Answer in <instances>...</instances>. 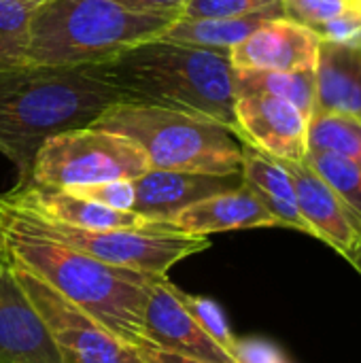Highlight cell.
<instances>
[{"label": "cell", "mask_w": 361, "mask_h": 363, "mask_svg": "<svg viewBox=\"0 0 361 363\" xmlns=\"http://www.w3.org/2000/svg\"><path fill=\"white\" fill-rule=\"evenodd\" d=\"M121 94L89 66H17L0 70V153L28 185L43 143L55 134L89 128Z\"/></svg>", "instance_id": "cell-1"}, {"label": "cell", "mask_w": 361, "mask_h": 363, "mask_svg": "<svg viewBox=\"0 0 361 363\" xmlns=\"http://www.w3.org/2000/svg\"><path fill=\"white\" fill-rule=\"evenodd\" d=\"M123 102L153 104L215 121L236 134V89L230 53L153 38L89 66Z\"/></svg>", "instance_id": "cell-2"}, {"label": "cell", "mask_w": 361, "mask_h": 363, "mask_svg": "<svg viewBox=\"0 0 361 363\" xmlns=\"http://www.w3.org/2000/svg\"><path fill=\"white\" fill-rule=\"evenodd\" d=\"M0 251L91 315L126 347L145 336L147 294L160 277L98 262L68 245L13 223L2 213Z\"/></svg>", "instance_id": "cell-3"}, {"label": "cell", "mask_w": 361, "mask_h": 363, "mask_svg": "<svg viewBox=\"0 0 361 363\" xmlns=\"http://www.w3.org/2000/svg\"><path fill=\"white\" fill-rule=\"evenodd\" d=\"M170 23L113 0H43L30 15L26 64L98 66L134 45L160 38Z\"/></svg>", "instance_id": "cell-4"}, {"label": "cell", "mask_w": 361, "mask_h": 363, "mask_svg": "<svg viewBox=\"0 0 361 363\" xmlns=\"http://www.w3.org/2000/svg\"><path fill=\"white\" fill-rule=\"evenodd\" d=\"M91 128L121 134L136 143L155 170L238 174L243 145L226 125L170 108L117 102Z\"/></svg>", "instance_id": "cell-5"}, {"label": "cell", "mask_w": 361, "mask_h": 363, "mask_svg": "<svg viewBox=\"0 0 361 363\" xmlns=\"http://www.w3.org/2000/svg\"><path fill=\"white\" fill-rule=\"evenodd\" d=\"M0 213L13 223L45 238L68 245L98 262L136 270L151 277H168L179 262L211 247L209 236H194L174 230L170 223H153L130 230H83L43 219L34 213L11 206L0 198Z\"/></svg>", "instance_id": "cell-6"}, {"label": "cell", "mask_w": 361, "mask_h": 363, "mask_svg": "<svg viewBox=\"0 0 361 363\" xmlns=\"http://www.w3.org/2000/svg\"><path fill=\"white\" fill-rule=\"evenodd\" d=\"M147 170H151L149 160L136 143L89 125L47 138L34 157L30 183L68 189L121 179L134 181Z\"/></svg>", "instance_id": "cell-7"}, {"label": "cell", "mask_w": 361, "mask_h": 363, "mask_svg": "<svg viewBox=\"0 0 361 363\" xmlns=\"http://www.w3.org/2000/svg\"><path fill=\"white\" fill-rule=\"evenodd\" d=\"M4 259L9 262L30 306L43 321L62 363H140L130 347H126L91 315L83 313L6 255Z\"/></svg>", "instance_id": "cell-8"}, {"label": "cell", "mask_w": 361, "mask_h": 363, "mask_svg": "<svg viewBox=\"0 0 361 363\" xmlns=\"http://www.w3.org/2000/svg\"><path fill=\"white\" fill-rule=\"evenodd\" d=\"M236 138L277 160L300 162L309 151V115L296 104L268 96H236Z\"/></svg>", "instance_id": "cell-9"}, {"label": "cell", "mask_w": 361, "mask_h": 363, "mask_svg": "<svg viewBox=\"0 0 361 363\" xmlns=\"http://www.w3.org/2000/svg\"><path fill=\"white\" fill-rule=\"evenodd\" d=\"M277 160V157H274ZM294 183L296 202L313 238L347 257L361 238V219L351 206L306 164V160H279Z\"/></svg>", "instance_id": "cell-10"}, {"label": "cell", "mask_w": 361, "mask_h": 363, "mask_svg": "<svg viewBox=\"0 0 361 363\" xmlns=\"http://www.w3.org/2000/svg\"><path fill=\"white\" fill-rule=\"evenodd\" d=\"M143 328L145 338L164 349L206 363H236L234 357L221 349L187 313L179 298V287L172 285L168 277L153 281L147 294Z\"/></svg>", "instance_id": "cell-11"}, {"label": "cell", "mask_w": 361, "mask_h": 363, "mask_svg": "<svg viewBox=\"0 0 361 363\" xmlns=\"http://www.w3.org/2000/svg\"><path fill=\"white\" fill-rule=\"evenodd\" d=\"M317 51L319 38L313 30L285 17H272L230 51V62L236 70L294 72L315 68Z\"/></svg>", "instance_id": "cell-12"}, {"label": "cell", "mask_w": 361, "mask_h": 363, "mask_svg": "<svg viewBox=\"0 0 361 363\" xmlns=\"http://www.w3.org/2000/svg\"><path fill=\"white\" fill-rule=\"evenodd\" d=\"M4 202L17 206L21 211L34 213L43 219L57 221L72 228L83 230H130V228H147L157 221H149L147 217L134 211H115L102 206L98 202L79 198L66 189L43 187V185H15L11 191L0 194Z\"/></svg>", "instance_id": "cell-13"}, {"label": "cell", "mask_w": 361, "mask_h": 363, "mask_svg": "<svg viewBox=\"0 0 361 363\" xmlns=\"http://www.w3.org/2000/svg\"><path fill=\"white\" fill-rule=\"evenodd\" d=\"M0 363H62L43 321L0 253Z\"/></svg>", "instance_id": "cell-14"}, {"label": "cell", "mask_w": 361, "mask_h": 363, "mask_svg": "<svg viewBox=\"0 0 361 363\" xmlns=\"http://www.w3.org/2000/svg\"><path fill=\"white\" fill-rule=\"evenodd\" d=\"M243 185L238 174H202V172H179V170H147L134 179L136 200L134 213L149 221L168 223L179 211L196 204L209 196L228 191Z\"/></svg>", "instance_id": "cell-15"}, {"label": "cell", "mask_w": 361, "mask_h": 363, "mask_svg": "<svg viewBox=\"0 0 361 363\" xmlns=\"http://www.w3.org/2000/svg\"><path fill=\"white\" fill-rule=\"evenodd\" d=\"M168 223L174 230L194 236H211L232 230L279 228L277 219L266 211V206L247 185H238L234 189L189 204L187 208L179 211Z\"/></svg>", "instance_id": "cell-16"}, {"label": "cell", "mask_w": 361, "mask_h": 363, "mask_svg": "<svg viewBox=\"0 0 361 363\" xmlns=\"http://www.w3.org/2000/svg\"><path fill=\"white\" fill-rule=\"evenodd\" d=\"M313 111L361 121V47L319 40Z\"/></svg>", "instance_id": "cell-17"}, {"label": "cell", "mask_w": 361, "mask_h": 363, "mask_svg": "<svg viewBox=\"0 0 361 363\" xmlns=\"http://www.w3.org/2000/svg\"><path fill=\"white\" fill-rule=\"evenodd\" d=\"M240 145H243V164H240L243 185H247L255 194V198L266 206V211L277 219L279 228H289L313 236L309 223L300 215L291 177L281 166V162L243 140Z\"/></svg>", "instance_id": "cell-18"}, {"label": "cell", "mask_w": 361, "mask_h": 363, "mask_svg": "<svg viewBox=\"0 0 361 363\" xmlns=\"http://www.w3.org/2000/svg\"><path fill=\"white\" fill-rule=\"evenodd\" d=\"M272 17H283L281 9L260 11L243 17H230V19H177L168 26V30L160 38L177 45L230 53L257 26H262L266 19Z\"/></svg>", "instance_id": "cell-19"}, {"label": "cell", "mask_w": 361, "mask_h": 363, "mask_svg": "<svg viewBox=\"0 0 361 363\" xmlns=\"http://www.w3.org/2000/svg\"><path fill=\"white\" fill-rule=\"evenodd\" d=\"M236 96L268 94L296 104L311 117L315 108V68L311 70H236L234 68Z\"/></svg>", "instance_id": "cell-20"}, {"label": "cell", "mask_w": 361, "mask_h": 363, "mask_svg": "<svg viewBox=\"0 0 361 363\" xmlns=\"http://www.w3.org/2000/svg\"><path fill=\"white\" fill-rule=\"evenodd\" d=\"M306 143L309 151H328L361 164V121L353 117L313 111Z\"/></svg>", "instance_id": "cell-21"}, {"label": "cell", "mask_w": 361, "mask_h": 363, "mask_svg": "<svg viewBox=\"0 0 361 363\" xmlns=\"http://www.w3.org/2000/svg\"><path fill=\"white\" fill-rule=\"evenodd\" d=\"M304 160L361 219L360 162L336 155V153H328V151H309Z\"/></svg>", "instance_id": "cell-22"}, {"label": "cell", "mask_w": 361, "mask_h": 363, "mask_svg": "<svg viewBox=\"0 0 361 363\" xmlns=\"http://www.w3.org/2000/svg\"><path fill=\"white\" fill-rule=\"evenodd\" d=\"M34 2L0 0V70L26 66L28 28Z\"/></svg>", "instance_id": "cell-23"}, {"label": "cell", "mask_w": 361, "mask_h": 363, "mask_svg": "<svg viewBox=\"0 0 361 363\" xmlns=\"http://www.w3.org/2000/svg\"><path fill=\"white\" fill-rule=\"evenodd\" d=\"M179 298L183 302V306L187 308V313L196 319V323L221 347L226 349L230 355L236 347V336L232 334V328L223 315V311L209 298H202V296H189L185 291L179 289Z\"/></svg>", "instance_id": "cell-24"}, {"label": "cell", "mask_w": 361, "mask_h": 363, "mask_svg": "<svg viewBox=\"0 0 361 363\" xmlns=\"http://www.w3.org/2000/svg\"><path fill=\"white\" fill-rule=\"evenodd\" d=\"M281 9L279 0H187L179 19H230Z\"/></svg>", "instance_id": "cell-25"}, {"label": "cell", "mask_w": 361, "mask_h": 363, "mask_svg": "<svg viewBox=\"0 0 361 363\" xmlns=\"http://www.w3.org/2000/svg\"><path fill=\"white\" fill-rule=\"evenodd\" d=\"M285 19H291L309 30H317L321 23L336 17L349 0H279Z\"/></svg>", "instance_id": "cell-26"}, {"label": "cell", "mask_w": 361, "mask_h": 363, "mask_svg": "<svg viewBox=\"0 0 361 363\" xmlns=\"http://www.w3.org/2000/svg\"><path fill=\"white\" fill-rule=\"evenodd\" d=\"M319 40L361 47V0H349V4L330 21L313 30Z\"/></svg>", "instance_id": "cell-27"}, {"label": "cell", "mask_w": 361, "mask_h": 363, "mask_svg": "<svg viewBox=\"0 0 361 363\" xmlns=\"http://www.w3.org/2000/svg\"><path fill=\"white\" fill-rule=\"evenodd\" d=\"M66 191L98 202L102 206L115 208V211H132L134 200H136V189L134 181L121 179V181H106V183H96V185H81V187H68Z\"/></svg>", "instance_id": "cell-28"}, {"label": "cell", "mask_w": 361, "mask_h": 363, "mask_svg": "<svg viewBox=\"0 0 361 363\" xmlns=\"http://www.w3.org/2000/svg\"><path fill=\"white\" fill-rule=\"evenodd\" d=\"M232 357L236 363H283L285 355L279 347H274L268 340L262 338H245L236 340V347L232 351Z\"/></svg>", "instance_id": "cell-29"}, {"label": "cell", "mask_w": 361, "mask_h": 363, "mask_svg": "<svg viewBox=\"0 0 361 363\" xmlns=\"http://www.w3.org/2000/svg\"><path fill=\"white\" fill-rule=\"evenodd\" d=\"M113 2L121 4L123 9L132 13H143V15H153V17H162L168 21H177L187 0H113Z\"/></svg>", "instance_id": "cell-30"}, {"label": "cell", "mask_w": 361, "mask_h": 363, "mask_svg": "<svg viewBox=\"0 0 361 363\" xmlns=\"http://www.w3.org/2000/svg\"><path fill=\"white\" fill-rule=\"evenodd\" d=\"M130 351L138 357L140 363H206L200 362V359H194V357H187L183 353H177V351L164 349V347L151 342L145 336L138 338L134 345H130Z\"/></svg>", "instance_id": "cell-31"}, {"label": "cell", "mask_w": 361, "mask_h": 363, "mask_svg": "<svg viewBox=\"0 0 361 363\" xmlns=\"http://www.w3.org/2000/svg\"><path fill=\"white\" fill-rule=\"evenodd\" d=\"M345 259H347V262H349V264L353 266V270H355V272H357V274L361 277V238L357 240V245H355V247L351 249V253H349V255H347Z\"/></svg>", "instance_id": "cell-32"}, {"label": "cell", "mask_w": 361, "mask_h": 363, "mask_svg": "<svg viewBox=\"0 0 361 363\" xmlns=\"http://www.w3.org/2000/svg\"><path fill=\"white\" fill-rule=\"evenodd\" d=\"M21 2H34V4H38V2H43V0H21Z\"/></svg>", "instance_id": "cell-33"}, {"label": "cell", "mask_w": 361, "mask_h": 363, "mask_svg": "<svg viewBox=\"0 0 361 363\" xmlns=\"http://www.w3.org/2000/svg\"><path fill=\"white\" fill-rule=\"evenodd\" d=\"M283 363H289V362H287V359H285V362H283Z\"/></svg>", "instance_id": "cell-34"}]
</instances>
